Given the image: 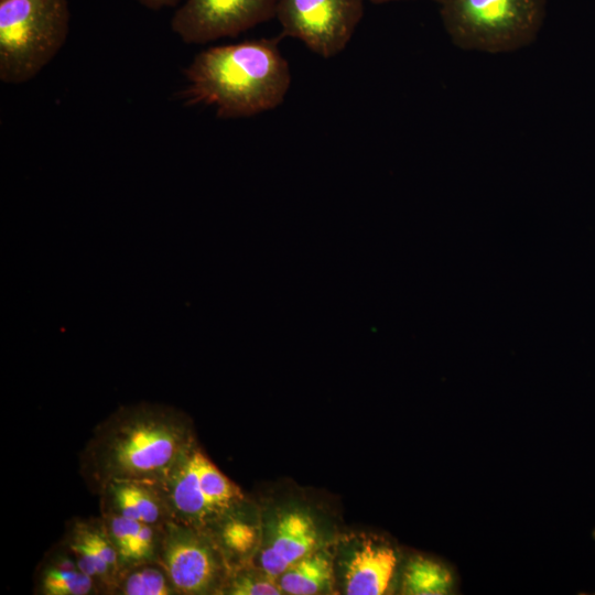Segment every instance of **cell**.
Here are the masks:
<instances>
[{
    "instance_id": "cell-13",
    "label": "cell",
    "mask_w": 595,
    "mask_h": 595,
    "mask_svg": "<svg viewBox=\"0 0 595 595\" xmlns=\"http://www.w3.org/2000/svg\"><path fill=\"white\" fill-rule=\"evenodd\" d=\"M98 494L101 512L159 527L171 520L163 496L153 482L110 480Z\"/></svg>"
},
{
    "instance_id": "cell-9",
    "label": "cell",
    "mask_w": 595,
    "mask_h": 595,
    "mask_svg": "<svg viewBox=\"0 0 595 595\" xmlns=\"http://www.w3.org/2000/svg\"><path fill=\"white\" fill-rule=\"evenodd\" d=\"M279 0H186L171 29L184 43L205 44L235 37L275 18Z\"/></svg>"
},
{
    "instance_id": "cell-1",
    "label": "cell",
    "mask_w": 595,
    "mask_h": 595,
    "mask_svg": "<svg viewBox=\"0 0 595 595\" xmlns=\"http://www.w3.org/2000/svg\"><path fill=\"white\" fill-rule=\"evenodd\" d=\"M195 442L182 411L149 402L125 405L94 430L80 455L82 476L97 494L110 480L155 483Z\"/></svg>"
},
{
    "instance_id": "cell-12",
    "label": "cell",
    "mask_w": 595,
    "mask_h": 595,
    "mask_svg": "<svg viewBox=\"0 0 595 595\" xmlns=\"http://www.w3.org/2000/svg\"><path fill=\"white\" fill-rule=\"evenodd\" d=\"M207 531L231 571L250 564L261 544V509L246 499L221 516Z\"/></svg>"
},
{
    "instance_id": "cell-21",
    "label": "cell",
    "mask_w": 595,
    "mask_h": 595,
    "mask_svg": "<svg viewBox=\"0 0 595 595\" xmlns=\"http://www.w3.org/2000/svg\"><path fill=\"white\" fill-rule=\"evenodd\" d=\"M365 1H369L371 3H375V4H380V3H387V2H391V1H401V0H365ZM430 1H434L439 4H442L445 0H430Z\"/></svg>"
},
{
    "instance_id": "cell-7",
    "label": "cell",
    "mask_w": 595,
    "mask_h": 595,
    "mask_svg": "<svg viewBox=\"0 0 595 595\" xmlns=\"http://www.w3.org/2000/svg\"><path fill=\"white\" fill-rule=\"evenodd\" d=\"M365 0H279L275 18L283 36L303 42L329 58L350 42L363 15Z\"/></svg>"
},
{
    "instance_id": "cell-17",
    "label": "cell",
    "mask_w": 595,
    "mask_h": 595,
    "mask_svg": "<svg viewBox=\"0 0 595 595\" xmlns=\"http://www.w3.org/2000/svg\"><path fill=\"white\" fill-rule=\"evenodd\" d=\"M453 584L452 572L446 565L424 555H414L403 567L400 593L407 595L447 594Z\"/></svg>"
},
{
    "instance_id": "cell-2",
    "label": "cell",
    "mask_w": 595,
    "mask_h": 595,
    "mask_svg": "<svg viewBox=\"0 0 595 595\" xmlns=\"http://www.w3.org/2000/svg\"><path fill=\"white\" fill-rule=\"evenodd\" d=\"M186 106H213L221 119L251 117L280 106L291 85L279 39H257L209 47L184 71Z\"/></svg>"
},
{
    "instance_id": "cell-22",
    "label": "cell",
    "mask_w": 595,
    "mask_h": 595,
    "mask_svg": "<svg viewBox=\"0 0 595 595\" xmlns=\"http://www.w3.org/2000/svg\"><path fill=\"white\" fill-rule=\"evenodd\" d=\"M593 538L595 539V530H594V532H593Z\"/></svg>"
},
{
    "instance_id": "cell-14",
    "label": "cell",
    "mask_w": 595,
    "mask_h": 595,
    "mask_svg": "<svg viewBox=\"0 0 595 595\" xmlns=\"http://www.w3.org/2000/svg\"><path fill=\"white\" fill-rule=\"evenodd\" d=\"M100 518L117 552L120 572L140 563L159 562L163 527L109 512H101Z\"/></svg>"
},
{
    "instance_id": "cell-8",
    "label": "cell",
    "mask_w": 595,
    "mask_h": 595,
    "mask_svg": "<svg viewBox=\"0 0 595 595\" xmlns=\"http://www.w3.org/2000/svg\"><path fill=\"white\" fill-rule=\"evenodd\" d=\"M261 544L253 564L277 578L306 554L329 544L321 520L299 502L261 510Z\"/></svg>"
},
{
    "instance_id": "cell-15",
    "label": "cell",
    "mask_w": 595,
    "mask_h": 595,
    "mask_svg": "<svg viewBox=\"0 0 595 595\" xmlns=\"http://www.w3.org/2000/svg\"><path fill=\"white\" fill-rule=\"evenodd\" d=\"M277 582L283 594H334V553L329 550V544L295 561L277 577Z\"/></svg>"
},
{
    "instance_id": "cell-11",
    "label": "cell",
    "mask_w": 595,
    "mask_h": 595,
    "mask_svg": "<svg viewBox=\"0 0 595 595\" xmlns=\"http://www.w3.org/2000/svg\"><path fill=\"white\" fill-rule=\"evenodd\" d=\"M65 545L78 569L96 582L100 593L111 594L120 566L101 518L75 520L66 534Z\"/></svg>"
},
{
    "instance_id": "cell-19",
    "label": "cell",
    "mask_w": 595,
    "mask_h": 595,
    "mask_svg": "<svg viewBox=\"0 0 595 595\" xmlns=\"http://www.w3.org/2000/svg\"><path fill=\"white\" fill-rule=\"evenodd\" d=\"M283 594L277 578L268 575L253 563L234 569L223 595H278Z\"/></svg>"
},
{
    "instance_id": "cell-16",
    "label": "cell",
    "mask_w": 595,
    "mask_h": 595,
    "mask_svg": "<svg viewBox=\"0 0 595 595\" xmlns=\"http://www.w3.org/2000/svg\"><path fill=\"white\" fill-rule=\"evenodd\" d=\"M37 593L42 595H91L98 594L96 582L83 573L71 550L53 554L42 566Z\"/></svg>"
},
{
    "instance_id": "cell-5",
    "label": "cell",
    "mask_w": 595,
    "mask_h": 595,
    "mask_svg": "<svg viewBox=\"0 0 595 595\" xmlns=\"http://www.w3.org/2000/svg\"><path fill=\"white\" fill-rule=\"evenodd\" d=\"M155 484L172 521L203 530L247 499L238 485L208 458L197 441Z\"/></svg>"
},
{
    "instance_id": "cell-20",
    "label": "cell",
    "mask_w": 595,
    "mask_h": 595,
    "mask_svg": "<svg viewBox=\"0 0 595 595\" xmlns=\"http://www.w3.org/2000/svg\"><path fill=\"white\" fill-rule=\"evenodd\" d=\"M141 6L150 10H161L164 8H172L177 6L181 0H136Z\"/></svg>"
},
{
    "instance_id": "cell-4",
    "label": "cell",
    "mask_w": 595,
    "mask_h": 595,
    "mask_svg": "<svg viewBox=\"0 0 595 595\" xmlns=\"http://www.w3.org/2000/svg\"><path fill=\"white\" fill-rule=\"evenodd\" d=\"M440 14L453 44L465 51L508 53L530 45L545 19V0H445Z\"/></svg>"
},
{
    "instance_id": "cell-3",
    "label": "cell",
    "mask_w": 595,
    "mask_h": 595,
    "mask_svg": "<svg viewBox=\"0 0 595 595\" xmlns=\"http://www.w3.org/2000/svg\"><path fill=\"white\" fill-rule=\"evenodd\" d=\"M67 0H0V79L23 84L60 52L69 30Z\"/></svg>"
},
{
    "instance_id": "cell-18",
    "label": "cell",
    "mask_w": 595,
    "mask_h": 595,
    "mask_svg": "<svg viewBox=\"0 0 595 595\" xmlns=\"http://www.w3.org/2000/svg\"><path fill=\"white\" fill-rule=\"evenodd\" d=\"M111 594L177 595V592L160 562H144L122 570Z\"/></svg>"
},
{
    "instance_id": "cell-6",
    "label": "cell",
    "mask_w": 595,
    "mask_h": 595,
    "mask_svg": "<svg viewBox=\"0 0 595 595\" xmlns=\"http://www.w3.org/2000/svg\"><path fill=\"white\" fill-rule=\"evenodd\" d=\"M159 562L177 595H223L231 573L207 530L172 520L163 527Z\"/></svg>"
},
{
    "instance_id": "cell-10",
    "label": "cell",
    "mask_w": 595,
    "mask_h": 595,
    "mask_svg": "<svg viewBox=\"0 0 595 595\" xmlns=\"http://www.w3.org/2000/svg\"><path fill=\"white\" fill-rule=\"evenodd\" d=\"M397 564V553L385 540L367 536L350 539L334 554L336 585L346 595L383 594Z\"/></svg>"
}]
</instances>
